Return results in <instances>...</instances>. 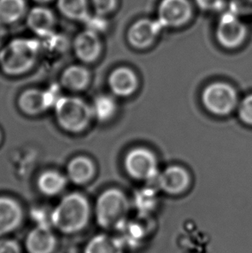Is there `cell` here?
Listing matches in <instances>:
<instances>
[{"label": "cell", "mask_w": 252, "mask_h": 253, "mask_svg": "<svg viewBox=\"0 0 252 253\" xmlns=\"http://www.w3.org/2000/svg\"><path fill=\"white\" fill-rule=\"evenodd\" d=\"M90 207L80 194H71L62 199L51 212L52 226L65 234L80 233L87 226Z\"/></svg>", "instance_id": "obj_1"}, {"label": "cell", "mask_w": 252, "mask_h": 253, "mask_svg": "<svg viewBox=\"0 0 252 253\" xmlns=\"http://www.w3.org/2000/svg\"><path fill=\"white\" fill-rule=\"evenodd\" d=\"M129 202L123 192L108 189L99 195L96 203L95 214L99 226L106 228H121L126 223Z\"/></svg>", "instance_id": "obj_2"}, {"label": "cell", "mask_w": 252, "mask_h": 253, "mask_svg": "<svg viewBox=\"0 0 252 253\" xmlns=\"http://www.w3.org/2000/svg\"><path fill=\"white\" fill-rule=\"evenodd\" d=\"M39 44L32 39H16L0 52L2 69L11 75L22 74L31 68L38 57Z\"/></svg>", "instance_id": "obj_3"}, {"label": "cell", "mask_w": 252, "mask_h": 253, "mask_svg": "<svg viewBox=\"0 0 252 253\" xmlns=\"http://www.w3.org/2000/svg\"><path fill=\"white\" fill-rule=\"evenodd\" d=\"M55 108L59 125L65 130L72 132L84 130L93 115L92 108L78 98H61Z\"/></svg>", "instance_id": "obj_4"}, {"label": "cell", "mask_w": 252, "mask_h": 253, "mask_svg": "<svg viewBox=\"0 0 252 253\" xmlns=\"http://www.w3.org/2000/svg\"><path fill=\"white\" fill-rule=\"evenodd\" d=\"M238 97L234 88L223 83H212L205 88L202 101L206 108L217 115L231 113L237 104Z\"/></svg>", "instance_id": "obj_5"}, {"label": "cell", "mask_w": 252, "mask_h": 253, "mask_svg": "<svg viewBox=\"0 0 252 253\" xmlns=\"http://www.w3.org/2000/svg\"><path fill=\"white\" fill-rule=\"evenodd\" d=\"M247 29L239 16L229 11L223 14L216 29V38L219 44L226 48H235L246 40Z\"/></svg>", "instance_id": "obj_6"}, {"label": "cell", "mask_w": 252, "mask_h": 253, "mask_svg": "<svg viewBox=\"0 0 252 253\" xmlns=\"http://www.w3.org/2000/svg\"><path fill=\"white\" fill-rule=\"evenodd\" d=\"M126 171L137 180H151L157 175V161L155 155L145 148L129 151L125 159Z\"/></svg>", "instance_id": "obj_7"}, {"label": "cell", "mask_w": 252, "mask_h": 253, "mask_svg": "<svg viewBox=\"0 0 252 253\" xmlns=\"http://www.w3.org/2000/svg\"><path fill=\"white\" fill-rule=\"evenodd\" d=\"M193 6L189 0H161L157 20L163 27H181L190 20Z\"/></svg>", "instance_id": "obj_8"}, {"label": "cell", "mask_w": 252, "mask_h": 253, "mask_svg": "<svg viewBox=\"0 0 252 253\" xmlns=\"http://www.w3.org/2000/svg\"><path fill=\"white\" fill-rule=\"evenodd\" d=\"M163 29L160 22L150 18H141L133 23L127 32L129 44L136 48H148L157 39Z\"/></svg>", "instance_id": "obj_9"}, {"label": "cell", "mask_w": 252, "mask_h": 253, "mask_svg": "<svg viewBox=\"0 0 252 253\" xmlns=\"http://www.w3.org/2000/svg\"><path fill=\"white\" fill-rule=\"evenodd\" d=\"M24 247L28 253H54L57 240L50 226H38L28 233Z\"/></svg>", "instance_id": "obj_10"}, {"label": "cell", "mask_w": 252, "mask_h": 253, "mask_svg": "<svg viewBox=\"0 0 252 253\" xmlns=\"http://www.w3.org/2000/svg\"><path fill=\"white\" fill-rule=\"evenodd\" d=\"M74 48L77 57L82 62L95 61L101 51V42L99 35L86 29L75 38Z\"/></svg>", "instance_id": "obj_11"}, {"label": "cell", "mask_w": 252, "mask_h": 253, "mask_svg": "<svg viewBox=\"0 0 252 253\" xmlns=\"http://www.w3.org/2000/svg\"><path fill=\"white\" fill-rule=\"evenodd\" d=\"M22 219L23 212L18 203L9 197H0V238L17 229Z\"/></svg>", "instance_id": "obj_12"}, {"label": "cell", "mask_w": 252, "mask_h": 253, "mask_svg": "<svg viewBox=\"0 0 252 253\" xmlns=\"http://www.w3.org/2000/svg\"><path fill=\"white\" fill-rule=\"evenodd\" d=\"M189 183L190 176L188 171L179 166H171L158 176L160 188L170 195L181 194L188 188Z\"/></svg>", "instance_id": "obj_13"}, {"label": "cell", "mask_w": 252, "mask_h": 253, "mask_svg": "<svg viewBox=\"0 0 252 253\" xmlns=\"http://www.w3.org/2000/svg\"><path fill=\"white\" fill-rule=\"evenodd\" d=\"M55 23V14L47 7H34L26 17V24L30 30L42 38H46L53 33Z\"/></svg>", "instance_id": "obj_14"}, {"label": "cell", "mask_w": 252, "mask_h": 253, "mask_svg": "<svg viewBox=\"0 0 252 253\" xmlns=\"http://www.w3.org/2000/svg\"><path fill=\"white\" fill-rule=\"evenodd\" d=\"M109 85L115 94L126 97L136 91L137 78L132 70L127 68H120L111 74Z\"/></svg>", "instance_id": "obj_15"}, {"label": "cell", "mask_w": 252, "mask_h": 253, "mask_svg": "<svg viewBox=\"0 0 252 253\" xmlns=\"http://www.w3.org/2000/svg\"><path fill=\"white\" fill-rule=\"evenodd\" d=\"M124 247L120 238L99 234L89 240L83 253H124Z\"/></svg>", "instance_id": "obj_16"}, {"label": "cell", "mask_w": 252, "mask_h": 253, "mask_svg": "<svg viewBox=\"0 0 252 253\" xmlns=\"http://www.w3.org/2000/svg\"><path fill=\"white\" fill-rule=\"evenodd\" d=\"M25 0H0V24H15L26 13Z\"/></svg>", "instance_id": "obj_17"}, {"label": "cell", "mask_w": 252, "mask_h": 253, "mask_svg": "<svg viewBox=\"0 0 252 253\" xmlns=\"http://www.w3.org/2000/svg\"><path fill=\"white\" fill-rule=\"evenodd\" d=\"M19 106L24 113L36 115L47 109L48 106L44 92L38 90H29L20 96Z\"/></svg>", "instance_id": "obj_18"}, {"label": "cell", "mask_w": 252, "mask_h": 253, "mask_svg": "<svg viewBox=\"0 0 252 253\" xmlns=\"http://www.w3.org/2000/svg\"><path fill=\"white\" fill-rule=\"evenodd\" d=\"M94 167L92 161L85 157L74 158L68 166V176L76 184H82L92 178Z\"/></svg>", "instance_id": "obj_19"}, {"label": "cell", "mask_w": 252, "mask_h": 253, "mask_svg": "<svg viewBox=\"0 0 252 253\" xmlns=\"http://www.w3.org/2000/svg\"><path fill=\"white\" fill-rule=\"evenodd\" d=\"M57 8L70 20L85 22L90 17L87 0H58Z\"/></svg>", "instance_id": "obj_20"}, {"label": "cell", "mask_w": 252, "mask_h": 253, "mask_svg": "<svg viewBox=\"0 0 252 253\" xmlns=\"http://www.w3.org/2000/svg\"><path fill=\"white\" fill-rule=\"evenodd\" d=\"M89 82V74L86 69L80 66H71L65 70L62 83L65 87L71 90L85 88Z\"/></svg>", "instance_id": "obj_21"}, {"label": "cell", "mask_w": 252, "mask_h": 253, "mask_svg": "<svg viewBox=\"0 0 252 253\" xmlns=\"http://www.w3.org/2000/svg\"><path fill=\"white\" fill-rule=\"evenodd\" d=\"M38 188L46 195H55L63 190L66 179L56 171H46L38 179Z\"/></svg>", "instance_id": "obj_22"}, {"label": "cell", "mask_w": 252, "mask_h": 253, "mask_svg": "<svg viewBox=\"0 0 252 253\" xmlns=\"http://www.w3.org/2000/svg\"><path fill=\"white\" fill-rule=\"evenodd\" d=\"M92 110V114L99 121H107L112 119L116 113V102L110 96H99L94 100Z\"/></svg>", "instance_id": "obj_23"}, {"label": "cell", "mask_w": 252, "mask_h": 253, "mask_svg": "<svg viewBox=\"0 0 252 253\" xmlns=\"http://www.w3.org/2000/svg\"><path fill=\"white\" fill-rule=\"evenodd\" d=\"M95 14L106 17L116 9L118 0H92Z\"/></svg>", "instance_id": "obj_24"}, {"label": "cell", "mask_w": 252, "mask_h": 253, "mask_svg": "<svg viewBox=\"0 0 252 253\" xmlns=\"http://www.w3.org/2000/svg\"><path fill=\"white\" fill-rule=\"evenodd\" d=\"M231 11L238 16L252 14V0H231Z\"/></svg>", "instance_id": "obj_25"}, {"label": "cell", "mask_w": 252, "mask_h": 253, "mask_svg": "<svg viewBox=\"0 0 252 253\" xmlns=\"http://www.w3.org/2000/svg\"><path fill=\"white\" fill-rule=\"evenodd\" d=\"M239 117L245 123L252 126V94L247 96L240 104Z\"/></svg>", "instance_id": "obj_26"}, {"label": "cell", "mask_w": 252, "mask_h": 253, "mask_svg": "<svg viewBox=\"0 0 252 253\" xmlns=\"http://www.w3.org/2000/svg\"><path fill=\"white\" fill-rule=\"evenodd\" d=\"M104 17H105L99 16L97 14H96L95 17H93V18L89 17L88 19L85 22L88 25L87 30L94 31L96 33L106 31V29L107 28V22Z\"/></svg>", "instance_id": "obj_27"}, {"label": "cell", "mask_w": 252, "mask_h": 253, "mask_svg": "<svg viewBox=\"0 0 252 253\" xmlns=\"http://www.w3.org/2000/svg\"><path fill=\"white\" fill-rule=\"evenodd\" d=\"M0 253H22L20 245L10 239H0Z\"/></svg>", "instance_id": "obj_28"}, {"label": "cell", "mask_w": 252, "mask_h": 253, "mask_svg": "<svg viewBox=\"0 0 252 253\" xmlns=\"http://www.w3.org/2000/svg\"><path fill=\"white\" fill-rule=\"evenodd\" d=\"M201 10H218L225 4V0H195Z\"/></svg>", "instance_id": "obj_29"}, {"label": "cell", "mask_w": 252, "mask_h": 253, "mask_svg": "<svg viewBox=\"0 0 252 253\" xmlns=\"http://www.w3.org/2000/svg\"><path fill=\"white\" fill-rule=\"evenodd\" d=\"M34 1L35 2H37V3L42 4V3H49V2H51L52 0H34Z\"/></svg>", "instance_id": "obj_30"}]
</instances>
